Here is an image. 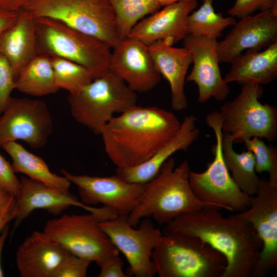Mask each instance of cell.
<instances>
[{
    "instance_id": "obj_16",
    "label": "cell",
    "mask_w": 277,
    "mask_h": 277,
    "mask_svg": "<svg viewBox=\"0 0 277 277\" xmlns=\"http://www.w3.org/2000/svg\"><path fill=\"white\" fill-rule=\"evenodd\" d=\"M109 70L135 93L147 92L160 82L161 75L148 46L130 37L122 40L111 53Z\"/></svg>"
},
{
    "instance_id": "obj_3",
    "label": "cell",
    "mask_w": 277,
    "mask_h": 277,
    "mask_svg": "<svg viewBox=\"0 0 277 277\" xmlns=\"http://www.w3.org/2000/svg\"><path fill=\"white\" fill-rule=\"evenodd\" d=\"M190 171L187 160L175 167L174 158H169L157 175L146 183L138 203L128 216L129 223L136 227L142 219L152 217L165 225L185 213L204 208L221 209L197 199L190 184Z\"/></svg>"
},
{
    "instance_id": "obj_17",
    "label": "cell",
    "mask_w": 277,
    "mask_h": 277,
    "mask_svg": "<svg viewBox=\"0 0 277 277\" xmlns=\"http://www.w3.org/2000/svg\"><path fill=\"white\" fill-rule=\"evenodd\" d=\"M233 26L225 38L217 43L220 63H230L244 51H260L277 41V16L269 10L240 18Z\"/></svg>"
},
{
    "instance_id": "obj_10",
    "label": "cell",
    "mask_w": 277,
    "mask_h": 277,
    "mask_svg": "<svg viewBox=\"0 0 277 277\" xmlns=\"http://www.w3.org/2000/svg\"><path fill=\"white\" fill-rule=\"evenodd\" d=\"M215 137L212 151L213 160L202 172L190 171L191 188L201 201L218 206L221 209L241 212L248 208L251 197L243 191L232 180L226 164L223 152V132L219 111L208 113L205 118Z\"/></svg>"
},
{
    "instance_id": "obj_39",
    "label": "cell",
    "mask_w": 277,
    "mask_h": 277,
    "mask_svg": "<svg viewBox=\"0 0 277 277\" xmlns=\"http://www.w3.org/2000/svg\"><path fill=\"white\" fill-rule=\"evenodd\" d=\"M35 0H0V8L18 12Z\"/></svg>"
},
{
    "instance_id": "obj_4",
    "label": "cell",
    "mask_w": 277,
    "mask_h": 277,
    "mask_svg": "<svg viewBox=\"0 0 277 277\" xmlns=\"http://www.w3.org/2000/svg\"><path fill=\"white\" fill-rule=\"evenodd\" d=\"M151 261L160 277H222L225 257L201 239L175 233L163 234Z\"/></svg>"
},
{
    "instance_id": "obj_40",
    "label": "cell",
    "mask_w": 277,
    "mask_h": 277,
    "mask_svg": "<svg viewBox=\"0 0 277 277\" xmlns=\"http://www.w3.org/2000/svg\"><path fill=\"white\" fill-rule=\"evenodd\" d=\"M9 232V226L7 224L0 232V277L4 276V272L2 266V255L3 247Z\"/></svg>"
},
{
    "instance_id": "obj_42",
    "label": "cell",
    "mask_w": 277,
    "mask_h": 277,
    "mask_svg": "<svg viewBox=\"0 0 277 277\" xmlns=\"http://www.w3.org/2000/svg\"><path fill=\"white\" fill-rule=\"evenodd\" d=\"M161 6H166L181 1H188L191 0H155Z\"/></svg>"
},
{
    "instance_id": "obj_8",
    "label": "cell",
    "mask_w": 277,
    "mask_h": 277,
    "mask_svg": "<svg viewBox=\"0 0 277 277\" xmlns=\"http://www.w3.org/2000/svg\"><path fill=\"white\" fill-rule=\"evenodd\" d=\"M23 9L35 17L58 21L97 38L110 48L121 41L108 0H35Z\"/></svg>"
},
{
    "instance_id": "obj_35",
    "label": "cell",
    "mask_w": 277,
    "mask_h": 277,
    "mask_svg": "<svg viewBox=\"0 0 277 277\" xmlns=\"http://www.w3.org/2000/svg\"><path fill=\"white\" fill-rule=\"evenodd\" d=\"M20 186L11 164L0 154V186L9 193L16 196Z\"/></svg>"
},
{
    "instance_id": "obj_11",
    "label": "cell",
    "mask_w": 277,
    "mask_h": 277,
    "mask_svg": "<svg viewBox=\"0 0 277 277\" xmlns=\"http://www.w3.org/2000/svg\"><path fill=\"white\" fill-rule=\"evenodd\" d=\"M137 229L128 222V216H118L101 221L100 226L119 251L126 258L128 275L152 277L155 273L151 261L153 250L163 233L149 218L142 219Z\"/></svg>"
},
{
    "instance_id": "obj_34",
    "label": "cell",
    "mask_w": 277,
    "mask_h": 277,
    "mask_svg": "<svg viewBox=\"0 0 277 277\" xmlns=\"http://www.w3.org/2000/svg\"><path fill=\"white\" fill-rule=\"evenodd\" d=\"M276 2L277 0H235L227 13L230 16L241 18L258 10H269Z\"/></svg>"
},
{
    "instance_id": "obj_29",
    "label": "cell",
    "mask_w": 277,
    "mask_h": 277,
    "mask_svg": "<svg viewBox=\"0 0 277 277\" xmlns=\"http://www.w3.org/2000/svg\"><path fill=\"white\" fill-rule=\"evenodd\" d=\"M115 17L121 40L127 38L134 26L145 16L161 7L155 0H108Z\"/></svg>"
},
{
    "instance_id": "obj_20",
    "label": "cell",
    "mask_w": 277,
    "mask_h": 277,
    "mask_svg": "<svg viewBox=\"0 0 277 277\" xmlns=\"http://www.w3.org/2000/svg\"><path fill=\"white\" fill-rule=\"evenodd\" d=\"M69 253L44 231H35L19 246L15 262L22 277H52Z\"/></svg>"
},
{
    "instance_id": "obj_1",
    "label": "cell",
    "mask_w": 277,
    "mask_h": 277,
    "mask_svg": "<svg viewBox=\"0 0 277 277\" xmlns=\"http://www.w3.org/2000/svg\"><path fill=\"white\" fill-rule=\"evenodd\" d=\"M219 210L204 208L182 214L165 225L162 232L196 237L221 253L226 261L222 277L251 276L262 242L249 223L232 215L226 217Z\"/></svg>"
},
{
    "instance_id": "obj_12",
    "label": "cell",
    "mask_w": 277,
    "mask_h": 277,
    "mask_svg": "<svg viewBox=\"0 0 277 277\" xmlns=\"http://www.w3.org/2000/svg\"><path fill=\"white\" fill-rule=\"evenodd\" d=\"M52 130V118L44 102L11 97L0 115V148L17 140L32 148L43 147Z\"/></svg>"
},
{
    "instance_id": "obj_41",
    "label": "cell",
    "mask_w": 277,
    "mask_h": 277,
    "mask_svg": "<svg viewBox=\"0 0 277 277\" xmlns=\"http://www.w3.org/2000/svg\"><path fill=\"white\" fill-rule=\"evenodd\" d=\"M14 209L0 220V232L8 223L15 218Z\"/></svg>"
},
{
    "instance_id": "obj_26",
    "label": "cell",
    "mask_w": 277,
    "mask_h": 277,
    "mask_svg": "<svg viewBox=\"0 0 277 277\" xmlns=\"http://www.w3.org/2000/svg\"><path fill=\"white\" fill-rule=\"evenodd\" d=\"M15 89L33 96H45L58 91L60 89L55 84L50 57L37 54L33 57L17 75Z\"/></svg>"
},
{
    "instance_id": "obj_36",
    "label": "cell",
    "mask_w": 277,
    "mask_h": 277,
    "mask_svg": "<svg viewBox=\"0 0 277 277\" xmlns=\"http://www.w3.org/2000/svg\"><path fill=\"white\" fill-rule=\"evenodd\" d=\"M124 262L118 256H115L105 262L101 267L98 277H127L123 270Z\"/></svg>"
},
{
    "instance_id": "obj_23",
    "label": "cell",
    "mask_w": 277,
    "mask_h": 277,
    "mask_svg": "<svg viewBox=\"0 0 277 277\" xmlns=\"http://www.w3.org/2000/svg\"><path fill=\"white\" fill-rule=\"evenodd\" d=\"M0 53L11 65L16 79L22 69L38 54L35 17L18 11L17 19L0 38Z\"/></svg>"
},
{
    "instance_id": "obj_18",
    "label": "cell",
    "mask_w": 277,
    "mask_h": 277,
    "mask_svg": "<svg viewBox=\"0 0 277 277\" xmlns=\"http://www.w3.org/2000/svg\"><path fill=\"white\" fill-rule=\"evenodd\" d=\"M19 181V191L15 196L13 229L36 209H45L58 215L71 206L82 208L89 212H98L104 208L86 205L69 191L50 187L26 176H22Z\"/></svg>"
},
{
    "instance_id": "obj_2",
    "label": "cell",
    "mask_w": 277,
    "mask_h": 277,
    "mask_svg": "<svg viewBox=\"0 0 277 277\" xmlns=\"http://www.w3.org/2000/svg\"><path fill=\"white\" fill-rule=\"evenodd\" d=\"M181 122L171 111L136 105L114 116L101 130L105 152L117 168L149 159L177 132Z\"/></svg>"
},
{
    "instance_id": "obj_30",
    "label": "cell",
    "mask_w": 277,
    "mask_h": 277,
    "mask_svg": "<svg viewBox=\"0 0 277 277\" xmlns=\"http://www.w3.org/2000/svg\"><path fill=\"white\" fill-rule=\"evenodd\" d=\"M55 84L69 94L78 93L93 77L84 66L71 61L57 56H51Z\"/></svg>"
},
{
    "instance_id": "obj_21",
    "label": "cell",
    "mask_w": 277,
    "mask_h": 277,
    "mask_svg": "<svg viewBox=\"0 0 277 277\" xmlns=\"http://www.w3.org/2000/svg\"><path fill=\"white\" fill-rule=\"evenodd\" d=\"M147 46L157 70L169 84L172 108L176 111L185 110L188 106L185 85L188 69L192 63L189 51L184 46L173 47L165 41Z\"/></svg>"
},
{
    "instance_id": "obj_28",
    "label": "cell",
    "mask_w": 277,
    "mask_h": 277,
    "mask_svg": "<svg viewBox=\"0 0 277 277\" xmlns=\"http://www.w3.org/2000/svg\"><path fill=\"white\" fill-rule=\"evenodd\" d=\"M202 1V5L187 17V33L217 39L227 27L236 23V19L231 16L225 17L222 13L215 12L213 6L214 0Z\"/></svg>"
},
{
    "instance_id": "obj_6",
    "label": "cell",
    "mask_w": 277,
    "mask_h": 277,
    "mask_svg": "<svg viewBox=\"0 0 277 277\" xmlns=\"http://www.w3.org/2000/svg\"><path fill=\"white\" fill-rule=\"evenodd\" d=\"M35 21L38 54L76 63L93 79L109 70L111 52L103 42L54 19L35 17Z\"/></svg>"
},
{
    "instance_id": "obj_15",
    "label": "cell",
    "mask_w": 277,
    "mask_h": 277,
    "mask_svg": "<svg viewBox=\"0 0 277 277\" xmlns=\"http://www.w3.org/2000/svg\"><path fill=\"white\" fill-rule=\"evenodd\" d=\"M183 41L184 47L191 54L193 63L186 81L197 85L198 102L205 103L211 98L217 101L225 100L230 89L221 72L217 39L188 34Z\"/></svg>"
},
{
    "instance_id": "obj_13",
    "label": "cell",
    "mask_w": 277,
    "mask_h": 277,
    "mask_svg": "<svg viewBox=\"0 0 277 277\" xmlns=\"http://www.w3.org/2000/svg\"><path fill=\"white\" fill-rule=\"evenodd\" d=\"M249 223L262 243L252 276H264L277 265V185L260 178L255 194L248 208L232 215Z\"/></svg>"
},
{
    "instance_id": "obj_22",
    "label": "cell",
    "mask_w": 277,
    "mask_h": 277,
    "mask_svg": "<svg viewBox=\"0 0 277 277\" xmlns=\"http://www.w3.org/2000/svg\"><path fill=\"white\" fill-rule=\"evenodd\" d=\"M196 121L194 114L185 116L176 134L149 159L135 166L117 168L116 174L130 183L145 184L151 181L172 154L181 150L186 151L197 140L200 130Z\"/></svg>"
},
{
    "instance_id": "obj_5",
    "label": "cell",
    "mask_w": 277,
    "mask_h": 277,
    "mask_svg": "<svg viewBox=\"0 0 277 277\" xmlns=\"http://www.w3.org/2000/svg\"><path fill=\"white\" fill-rule=\"evenodd\" d=\"M117 216L105 207L98 212L63 214L48 221L43 231L70 253L95 263L100 267L120 251L100 226L101 221Z\"/></svg>"
},
{
    "instance_id": "obj_7",
    "label": "cell",
    "mask_w": 277,
    "mask_h": 277,
    "mask_svg": "<svg viewBox=\"0 0 277 277\" xmlns=\"http://www.w3.org/2000/svg\"><path fill=\"white\" fill-rule=\"evenodd\" d=\"M136 93L109 70L68 97L74 119L96 134L114 116L136 105Z\"/></svg>"
},
{
    "instance_id": "obj_33",
    "label": "cell",
    "mask_w": 277,
    "mask_h": 277,
    "mask_svg": "<svg viewBox=\"0 0 277 277\" xmlns=\"http://www.w3.org/2000/svg\"><path fill=\"white\" fill-rule=\"evenodd\" d=\"M15 78L13 69L6 58L0 53V115L15 89Z\"/></svg>"
},
{
    "instance_id": "obj_24",
    "label": "cell",
    "mask_w": 277,
    "mask_h": 277,
    "mask_svg": "<svg viewBox=\"0 0 277 277\" xmlns=\"http://www.w3.org/2000/svg\"><path fill=\"white\" fill-rule=\"evenodd\" d=\"M224 78L228 84L267 85L277 76V41L263 51L248 50L236 57Z\"/></svg>"
},
{
    "instance_id": "obj_32",
    "label": "cell",
    "mask_w": 277,
    "mask_h": 277,
    "mask_svg": "<svg viewBox=\"0 0 277 277\" xmlns=\"http://www.w3.org/2000/svg\"><path fill=\"white\" fill-rule=\"evenodd\" d=\"M91 262L69 253L59 264L52 277H85Z\"/></svg>"
},
{
    "instance_id": "obj_27",
    "label": "cell",
    "mask_w": 277,
    "mask_h": 277,
    "mask_svg": "<svg viewBox=\"0 0 277 277\" xmlns=\"http://www.w3.org/2000/svg\"><path fill=\"white\" fill-rule=\"evenodd\" d=\"M233 144L229 136L223 134V155L231 176L242 191L253 196L258 189L260 180L256 174L254 155L248 150L236 152Z\"/></svg>"
},
{
    "instance_id": "obj_14",
    "label": "cell",
    "mask_w": 277,
    "mask_h": 277,
    "mask_svg": "<svg viewBox=\"0 0 277 277\" xmlns=\"http://www.w3.org/2000/svg\"><path fill=\"white\" fill-rule=\"evenodd\" d=\"M63 175L76 186L81 201L92 206L101 204L118 216H128L138 203L145 184L128 183L117 174L107 176L77 175L65 169Z\"/></svg>"
},
{
    "instance_id": "obj_25",
    "label": "cell",
    "mask_w": 277,
    "mask_h": 277,
    "mask_svg": "<svg viewBox=\"0 0 277 277\" xmlns=\"http://www.w3.org/2000/svg\"><path fill=\"white\" fill-rule=\"evenodd\" d=\"M2 148L11 157V165L15 173H22L51 187L69 191L71 183L65 176L52 172L43 159L29 152L20 144L10 142Z\"/></svg>"
},
{
    "instance_id": "obj_31",
    "label": "cell",
    "mask_w": 277,
    "mask_h": 277,
    "mask_svg": "<svg viewBox=\"0 0 277 277\" xmlns=\"http://www.w3.org/2000/svg\"><path fill=\"white\" fill-rule=\"evenodd\" d=\"M246 150L253 153L256 173L266 172L268 181L277 185V148L274 146L267 145L262 138L253 137L244 141Z\"/></svg>"
},
{
    "instance_id": "obj_37",
    "label": "cell",
    "mask_w": 277,
    "mask_h": 277,
    "mask_svg": "<svg viewBox=\"0 0 277 277\" xmlns=\"http://www.w3.org/2000/svg\"><path fill=\"white\" fill-rule=\"evenodd\" d=\"M15 203L16 197L0 186V220L14 210Z\"/></svg>"
},
{
    "instance_id": "obj_38",
    "label": "cell",
    "mask_w": 277,
    "mask_h": 277,
    "mask_svg": "<svg viewBox=\"0 0 277 277\" xmlns=\"http://www.w3.org/2000/svg\"><path fill=\"white\" fill-rule=\"evenodd\" d=\"M18 12L8 11L0 8V38L6 31L15 22Z\"/></svg>"
},
{
    "instance_id": "obj_9",
    "label": "cell",
    "mask_w": 277,
    "mask_h": 277,
    "mask_svg": "<svg viewBox=\"0 0 277 277\" xmlns=\"http://www.w3.org/2000/svg\"><path fill=\"white\" fill-rule=\"evenodd\" d=\"M239 94L220 108L223 134L229 136L233 144L244 143L253 137L270 142L277 137V108L262 104L261 85L243 84Z\"/></svg>"
},
{
    "instance_id": "obj_19",
    "label": "cell",
    "mask_w": 277,
    "mask_h": 277,
    "mask_svg": "<svg viewBox=\"0 0 277 277\" xmlns=\"http://www.w3.org/2000/svg\"><path fill=\"white\" fill-rule=\"evenodd\" d=\"M197 5V0H191L166 6L139 21L127 37L135 38L147 45L159 41H165L173 45L188 35L187 18Z\"/></svg>"
}]
</instances>
